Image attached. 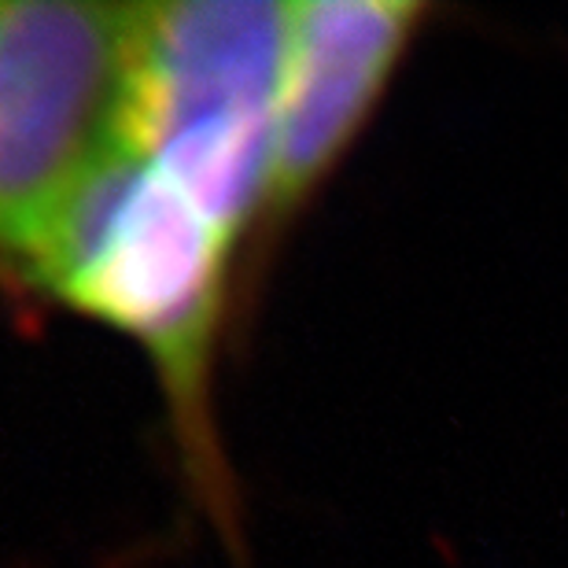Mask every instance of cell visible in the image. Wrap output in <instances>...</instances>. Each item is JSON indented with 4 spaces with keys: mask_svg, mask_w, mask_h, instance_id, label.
<instances>
[{
    "mask_svg": "<svg viewBox=\"0 0 568 568\" xmlns=\"http://www.w3.org/2000/svg\"><path fill=\"white\" fill-rule=\"evenodd\" d=\"M247 252L252 225L126 138L22 274L30 288L144 351L192 491L225 528L233 476L214 414V366Z\"/></svg>",
    "mask_w": 568,
    "mask_h": 568,
    "instance_id": "6da1fadb",
    "label": "cell"
},
{
    "mask_svg": "<svg viewBox=\"0 0 568 568\" xmlns=\"http://www.w3.org/2000/svg\"><path fill=\"white\" fill-rule=\"evenodd\" d=\"M148 4L0 0V270L22 277L122 152Z\"/></svg>",
    "mask_w": 568,
    "mask_h": 568,
    "instance_id": "7a4b0ae2",
    "label": "cell"
},
{
    "mask_svg": "<svg viewBox=\"0 0 568 568\" xmlns=\"http://www.w3.org/2000/svg\"><path fill=\"white\" fill-rule=\"evenodd\" d=\"M432 8L414 0H292L274 108L263 219L244 266L266 274L277 244L317 200L377 115Z\"/></svg>",
    "mask_w": 568,
    "mask_h": 568,
    "instance_id": "3957f363",
    "label": "cell"
}]
</instances>
